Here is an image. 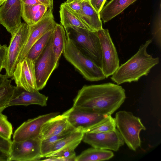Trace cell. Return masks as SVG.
Listing matches in <instances>:
<instances>
[{
    "mask_svg": "<svg viewBox=\"0 0 161 161\" xmlns=\"http://www.w3.org/2000/svg\"><path fill=\"white\" fill-rule=\"evenodd\" d=\"M125 98V89L117 84L109 82L85 85L78 91L73 100V106L111 115L120 107Z\"/></svg>",
    "mask_w": 161,
    "mask_h": 161,
    "instance_id": "1",
    "label": "cell"
},
{
    "mask_svg": "<svg viewBox=\"0 0 161 161\" xmlns=\"http://www.w3.org/2000/svg\"><path fill=\"white\" fill-rule=\"evenodd\" d=\"M152 41L150 39L141 45L137 53L112 75V80L119 85L137 81L141 77L147 75L151 69L159 62L158 57L153 58L147 52V48Z\"/></svg>",
    "mask_w": 161,
    "mask_h": 161,
    "instance_id": "2",
    "label": "cell"
},
{
    "mask_svg": "<svg viewBox=\"0 0 161 161\" xmlns=\"http://www.w3.org/2000/svg\"><path fill=\"white\" fill-rule=\"evenodd\" d=\"M64 56L87 80L98 81L106 78L102 69L78 48L73 41L67 37Z\"/></svg>",
    "mask_w": 161,
    "mask_h": 161,
    "instance_id": "3",
    "label": "cell"
},
{
    "mask_svg": "<svg viewBox=\"0 0 161 161\" xmlns=\"http://www.w3.org/2000/svg\"><path fill=\"white\" fill-rule=\"evenodd\" d=\"M64 29L66 37L72 40L82 53L102 69L101 48L97 31L79 28Z\"/></svg>",
    "mask_w": 161,
    "mask_h": 161,
    "instance_id": "4",
    "label": "cell"
},
{
    "mask_svg": "<svg viewBox=\"0 0 161 161\" xmlns=\"http://www.w3.org/2000/svg\"><path fill=\"white\" fill-rule=\"evenodd\" d=\"M116 127L129 148L133 151L141 146L140 133L145 130L140 118L132 113L120 111L116 113L114 118Z\"/></svg>",
    "mask_w": 161,
    "mask_h": 161,
    "instance_id": "5",
    "label": "cell"
},
{
    "mask_svg": "<svg viewBox=\"0 0 161 161\" xmlns=\"http://www.w3.org/2000/svg\"><path fill=\"white\" fill-rule=\"evenodd\" d=\"M52 36L45 48L35 61L36 89L39 91L45 86L52 72L58 65L53 50Z\"/></svg>",
    "mask_w": 161,
    "mask_h": 161,
    "instance_id": "6",
    "label": "cell"
},
{
    "mask_svg": "<svg viewBox=\"0 0 161 161\" xmlns=\"http://www.w3.org/2000/svg\"><path fill=\"white\" fill-rule=\"evenodd\" d=\"M30 32V25L25 22L22 23L16 33L11 36L3 67L6 71L5 75L8 78L13 76L19 54L28 37Z\"/></svg>",
    "mask_w": 161,
    "mask_h": 161,
    "instance_id": "7",
    "label": "cell"
},
{
    "mask_svg": "<svg viewBox=\"0 0 161 161\" xmlns=\"http://www.w3.org/2000/svg\"><path fill=\"white\" fill-rule=\"evenodd\" d=\"M97 32L101 48L102 69L107 78L112 75L119 68V59L108 30L103 28Z\"/></svg>",
    "mask_w": 161,
    "mask_h": 161,
    "instance_id": "8",
    "label": "cell"
},
{
    "mask_svg": "<svg viewBox=\"0 0 161 161\" xmlns=\"http://www.w3.org/2000/svg\"><path fill=\"white\" fill-rule=\"evenodd\" d=\"M42 140L37 137L20 141H12L8 153L9 161H32L42 158Z\"/></svg>",
    "mask_w": 161,
    "mask_h": 161,
    "instance_id": "9",
    "label": "cell"
},
{
    "mask_svg": "<svg viewBox=\"0 0 161 161\" xmlns=\"http://www.w3.org/2000/svg\"><path fill=\"white\" fill-rule=\"evenodd\" d=\"M56 23L53 14V9L48 8L38 22L30 25L29 35L19 54L17 63L26 57L30 48L37 40L46 32L53 29Z\"/></svg>",
    "mask_w": 161,
    "mask_h": 161,
    "instance_id": "10",
    "label": "cell"
},
{
    "mask_svg": "<svg viewBox=\"0 0 161 161\" xmlns=\"http://www.w3.org/2000/svg\"><path fill=\"white\" fill-rule=\"evenodd\" d=\"M82 140L92 147L117 151L124 143V140L117 129L103 132H84Z\"/></svg>",
    "mask_w": 161,
    "mask_h": 161,
    "instance_id": "11",
    "label": "cell"
},
{
    "mask_svg": "<svg viewBox=\"0 0 161 161\" xmlns=\"http://www.w3.org/2000/svg\"><path fill=\"white\" fill-rule=\"evenodd\" d=\"M11 80L16 87L29 92L37 90L35 61L25 57L16 64Z\"/></svg>",
    "mask_w": 161,
    "mask_h": 161,
    "instance_id": "12",
    "label": "cell"
},
{
    "mask_svg": "<svg viewBox=\"0 0 161 161\" xmlns=\"http://www.w3.org/2000/svg\"><path fill=\"white\" fill-rule=\"evenodd\" d=\"M21 0H6L0 6V24L13 36L20 27Z\"/></svg>",
    "mask_w": 161,
    "mask_h": 161,
    "instance_id": "13",
    "label": "cell"
},
{
    "mask_svg": "<svg viewBox=\"0 0 161 161\" xmlns=\"http://www.w3.org/2000/svg\"><path fill=\"white\" fill-rule=\"evenodd\" d=\"M63 114L75 128L83 131L97 124L107 115L85 108L73 106Z\"/></svg>",
    "mask_w": 161,
    "mask_h": 161,
    "instance_id": "14",
    "label": "cell"
},
{
    "mask_svg": "<svg viewBox=\"0 0 161 161\" xmlns=\"http://www.w3.org/2000/svg\"><path fill=\"white\" fill-rule=\"evenodd\" d=\"M59 114L58 112L51 113L24 122L15 131L13 141L20 142L38 137L43 125Z\"/></svg>",
    "mask_w": 161,
    "mask_h": 161,
    "instance_id": "15",
    "label": "cell"
},
{
    "mask_svg": "<svg viewBox=\"0 0 161 161\" xmlns=\"http://www.w3.org/2000/svg\"><path fill=\"white\" fill-rule=\"evenodd\" d=\"M77 129L70 123L66 116L63 113L45 123L38 137L42 140L52 136L69 134Z\"/></svg>",
    "mask_w": 161,
    "mask_h": 161,
    "instance_id": "16",
    "label": "cell"
},
{
    "mask_svg": "<svg viewBox=\"0 0 161 161\" xmlns=\"http://www.w3.org/2000/svg\"><path fill=\"white\" fill-rule=\"evenodd\" d=\"M16 87L14 95L10 101L8 106H27L31 104H36L41 106H47L48 97L41 93L39 91L29 92Z\"/></svg>",
    "mask_w": 161,
    "mask_h": 161,
    "instance_id": "17",
    "label": "cell"
},
{
    "mask_svg": "<svg viewBox=\"0 0 161 161\" xmlns=\"http://www.w3.org/2000/svg\"><path fill=\"white\" fill-rule=\"evenodd\" d=\"M81 5V10L78 15L86 24L92 31H97L102 29L99 13L94 8L89 0H84Z\"/></svg>",
    "mask_w": 161,
    "mask_h": 161,
    "instance_id": "18",
    "label": "cell"
},
{
    "mask_svg": "<svg viewBox=\"0 0 161 161\" xmlns=\"http://www.w3.org/2000/svg\"><path fill=\"white\" fill-rule=\"evenodd\" d=\"M59 14L61 24L64 28H79L92 31L78 14L63 3L60 6Z\"/></svg>",
    "mask_w": 161,
    "mask_h": 161,
    "instance_id": "19",
    "label": "cell"
},
{
    "mask_svg": "<svg viewBox=\"0 0 161 161\" xmlns=\"http://www.w3.org/2000/svg\"><path fill=\"white\" fill-rule=\"evenodd\" d=\"M84 134L83 130L77 129L68 134L54 145L45 158L63 150H75L82 141Z\"/></svg>",
    "mask_w": 161,
    "mask_h": 161,
    "instance_id": "20",
    "label": "cell"
},
{
    "mask_svg": "<svg viewBox=\"0 0 161 161\" xmlns=\"http://www.w3.org/2000/svg\"><path fill=\"white\" fill-rule=\"evenodd\" d=\"M137 0H111L99 13L104 23L107 22L124 10Z\"/></svg>",
    "mask_w": 161,
    "mask_h": 161,
    "instance_id": "21",
    "label": "cell"
},
{
    "mask_svg": "<svg viewBox=\"0 0 161 161\" xmlns=\"http://www.w3.org/2000/svg\"><path fill=\"white\" fill-rule=\"evenodd\" d=\"M48 9L47 6L43 4L30 5L22 3L21 16L25 22L31 25L38 22Z\"/></svg>",
    "mask_w": 161,
    "mask_h": 161,
    "instance_id": "22",
    "label": "cell"
},
{
    "mask_svg": "<svg viewBox=\"0 0 161 161\" xmlns=\"http://www.w3.org/2000/svg\"><path fill=\"white\" fill-rule=\"evenodd\" d=\"M52 48L56 62L58 64L59 59L64 51L67 40L65 29L61 24L56 23L52 34Z\"/></svg>",
    "mask_w": 161,
    "mask_h": 161,
    "instance_id": "23",
    "label": "cell"
},
{
    "mask_svg": "<svg viewBox=\"0 0 161 161\" xmlns=\"http://www.w3.org/2000/svg\"><path fill=\"white\" fill-rule=\"evenodd\" d=\"M114 156L110 151L92 147L83 151L76 156L75 161H97L108 160Z\"/></svg>",
    "mask_w": 161,
    "mask_h": 161,
    "instance_id": "24",
    "label": "cell"
},
{
    "mask_svg": "<svg viewBox=\"0 0 161 161\" xmlns=\"http://www.w3.org/2000/svg\"><path fill=\"white\" fill-rule=\"evenodd\" d=\"M12 80L6 78L0 85V112L7 107L14 96L16 87L11 84Z\"/></svg>",
    "mask_w": 161,
    "mask_h": 161,
    "instance_id": "25",
    "label": "cell"
},
{
    "mask_svg": "<svg viewBox=\"0 0 161 161\" xmlns=\"http://www.w3.org/2000/svg\"><path fill=\"white\" fill-rule=\"evenodd\" d=\"M53 31V29L48 31L37 40L31 47L26 57L35 61L51 38Z\"/></svg>",
    "mask_w": 161,
    "mask_h": 161,
    "instance_id": "26",
    "label": "cell"
},
{
    "mask_svg": "<svg viewBox=\"0 0 161 161\" xmlns=\"http://www.w3.org/2000/svg\"><path fill=\"white\" fill-rule=\"evenodd\" d=\"M116 127L114 118L111 115H108L101 121L83 131L92 133L108 132L114 130Z\"/></svg>",
    "mask_w": 161,
    "mask_h": 161,
    "instance_id": "27",
    "label": "cell"
},
{
    "mask_svg": "<svg viewBox=\"0 0 161 161\" xmlns=\"http://www.w3.org/2000/svg\"><path fill=\"white\" fill-rule=\"evenodd\" d=\"M69 134L52 136L42 140L41 149L42 158H45L49 153L56 142Z\"/></svg>",
    "mask_w": 161,
    "mask_h": 161,
    "instance_id": "28",
    "label": "cell"
},
{
    "mask_svg": "<svg viewBox=\"0 0 161 161\" xmlns=\"http://www.w3.org/2000/svg\"><path fill=\"white\" fill-rule=\"evenodd\" d=\"M12 134V125L8 121L7 116L0 112V136L10 140Z\"/></svg>",
    "mask_w": 161,
    "mask_h": 161,
    "instance_id": "29",
    "label": "cell"
},
{
    "mask_svg": "<svg viewBox=\"0 0 161 161\" xmlns=\"http://www.w3.org/2000/svg\"><path fill=\"white\" fill-rule=\"evenodd\" d=\"M161 4L159 11L155 21L153 31L152 35L156 44L160 48L161 46Z\"/></svg>",
    "mask_w": 161,
    "mask_h": 161,
    "instance_id": "30",
    "label": "cell"
},
{
    "mask_svg": "<svg viewBox=\"0 0 161 161\" xmlns=\"http://www.w3.org/2000/svg\"><path fill=\"white\" fill-rule=\"evenodd\" d=\"M84 0H66L63 3L79 14L81 9L82 3Z\"/></svg>",
    "mask_w": 161,
    "mask_h": 161,
    "instance_id": "31",
    "label": "cell"
},
{
    "mask_svg": "<svg viewBox=\"0 0 161 161\" xmlns=\"http://www.w3.org/2000/svg\"><path fill=\"white\" fill-rule=\"evenodd\" d=\"M8 47L5 44L2 45L0 43V72L3 68L6 55Z\"/></svg>",
    "mask_w": 161,
    "mask_h": 161,
    "instance_id": "32",
    "label": "cell"
},
{
    "mask_svg": "<svg viewBox=\"0 0 161 161\" xmlns=\"http://www.w3.org/2000/svg\"><path fill=\"white\" fill-rule=\"evenodd\" d=\"M12 141L11 140H6L0 136V150L9 153Z\"/></svg>",
    "mask_w": 161,
    "mask_h": 161,
    "instance_id": "33",
    "label": "cell"
},
{
    "mask_svg": "<svg viewBox=\"0 0 161 161\" xmlns=\"http://www.w3.org/2000/svg\"><path fill=\"white\" fill-rule=\"evenodd\" d=\"M89 1L95 10L99 13L103 8L106 0H89Z\"/></svg>",
    "mask_w": 161,
    "mask_h": 161,
    "instance_id": "34",
    "label": "cell"
},
{
    "mask_svg": "<svg viewBox=\"0 0 161 161\" xmlns=\"http://www.w3.org/2000/svg\"><path fill=\"white\" fill-rule=\"evenodd\" d=\"M42 4L47 6L48 8L53 9V0H37Z\"/></svg>",
    "mask_w": 161,
    "mask_h": 161,
    "instance_id": "35",
    "label": "cell"
},
{
    "mask_svg": "<svg viewBox=\"0 0 161 161\" xmlns=\"http://www.w3.org/2000/svg\"><path fill=\"white\" fill-rule=\"evenodd\" d=\"M22 3L27 5H36L42 4L37 0H21Z\"/></svg>",
    "mask_w": 161,
    "mask_h": 161,
    "instance_id": "36",
    "label": "cell"
},
{
    "mask_svg": "<svg viewBox=\"0 0 161 161\" xmlns=\"http://www.w3.org/2000/svg\"><path fill=\"white\" fill-rule=\"evenodd\" d=\"M0 161H9L8 153L0 150Z\"/></svg>",
    "mask_w": 161,
    "mask_h": 161,
    "instance_id": "37",
    "label": "cell"
},
{
    "mask_svg": "<svg viewBox=\"0 0 161 161\" xmlns=\"http://www.w3.org/2000/svg\"><path fill=\"white\" fill-rule=\"evenodd\" d=\"M7 78V77L5 75H3L0 72V85L3 83L6 79Z\"/></svg>",
    "mask_w": 161,
    "mask_h": 161,
    "instance_id": "38",
    "label": "cell"
},
{
    "mask_svg": "<svg viewBox=\"0 0 161 161\" xmlns=\"http://www.w3.org/2000/svg\"><path fill=\"white\" fill-rule=\"evenodd\" d=\"M6 0H0V6Z\"/></svg>",
    "mask_w": 161,
    "mask_h": 161,
    "instance_id": "39",
    "label": "cell"
}]
</instances>
